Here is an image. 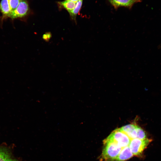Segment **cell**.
<instances>
[{"label":"cell","mask_w":161,"mask_h":161,"mask_svg":"<svg viewBox=\"0 0 161 161\" xmlns=\"http://www.w3.org/2000/svg\"><path fill=\"white\" fill-rule=\"evenodd\" d=\"M115 8L120 7H131L133 5L140 1V0H109Z\"/></svg>","instance_id":"8992f818"},{"label":"cell","mask_w":161,"mask_h":161,"mask_svg":"<svg viewBox=\"0 0 161 161\" xmlns=\"http://www.w3.org/2000/svg\"><path fill=\"white\" fill-rule=\"evenodd\" d=\"M8 1L11 12L17 8L20 0H8Z\"/></svg>","instance_id":"4fadbf2b"},{"label":"cell","mask_w":161,"mask_h":161,"mask_svg":"<svg viewBox=\"0 0 161 161\" xmlns=\"http://www.w3.org/2000/svg\"><path fill=\"white\" fill-rule=\"evenodd\" d=\"M70 0L73 1H74V2H77L78 1L80 0Z\"/></svg>","instance_id":"9a60e30c"},{"label":"cell","mask_w":161,"mask_h":161,"mask_svg":"<svg viewBox=\"0 0 161 161\" xmlns=\"http://www.w3.org/2000/svg\"><path fill=\"white\" fill-rule=\"evenodd\" d=\"M30 9L28 2L27 0H20L17 8L11 12L9 17L12 19L18 18H23L28 16Z\"/></svg>","instance_id":"277c9868"},{"label":"cell","mask_w":161,"mask_h":161,"mask_svg":"<svg viewBox=\"0 0 161 161\" xmlns=\"http://www.w3.org/2000/svg\"><path fill=\"white\" fill-rule=\"evenodd\" d=\"M136 129L137 138L140 140H144L148 138L145 131L142 128L137 125Z\"/></svg>","instance_id":"7c38bea8"},{"label":"cell","mask_w":161,"mask_h":161,"mask_svg":"<svg viewBox=\"0 0 161 161\" xmlns=\"http://www.w3.org/2000/svg\"><path fill=\"white\" fill-rule=\"evenodd\" d=\"M0 161H20L13 155L10 149L5 146L0 145Z\"/></svg>","instance_id":"5b68a950"},{"label":"cell","mask_w":161,"mask_h":161,"mask_svg":"<svg viewBox=\"0 0 161 161\" xmlns=\"http://www.w3.org/2000/svg\"><path fill=\"white\" fill-rule=\"evenodd\" d=\"M103 143L100 161H113L119 154L122 148L106 139L103 141Z\"/></svg>","instance_id":"6da1fadb"},{"label":"cell","mask_w":161,"mask_h":161,"mask_svg":"<svg viewBox=\"0 0 161 161\" xmlns=\"http://www.w3.org/2000/svg\"><path fill=\"white\" fill-rule=\"evenodd\" d=\"M151 140L148 138L144 140L135 138L131 140L129 146L133 155L138 156L142 153Z\"/></svg>","instance_id":"3957f363"},{"label":"cell","mask_w":161,"mask_h":161,"mask_svg":"<svg viewBox=\"0 0 161 161\" xmlns=\"http://www.w3.org/2000/svg\"><path fill=\"white\" fill-rule=\"evenodd\" d=\"M83 0H80L76 2L74 8L71 11L68 12L70 18L76 23V17L80 11L82 6Z\"/></svg>","instance_id":"8fae6325"},{"label":"cell","mask_w":161,"mask_h":161,"mask_svg":"<svg viewBox=\"0 0 161 161\" xmlns=\"http://www.w3.org/2000/svg\"><path fill=\"white\" fill-rule=\"evenodd\" d=\"M52 37V34L50 32H46L43 35L42 38L46 41H48Z\"/></svg>","instance_id":"5bb4252c"},{"label":"cell","mask_w":161,"mask_h":161,"mask_svg":"<svg viewBox=\"0 0 161 161\" xmlns=\"http://www.w3.org/2000/svg\"><path fill=\"white\" fill-rule=\"evenodd\" d=\"M57 4L59 9H64L69 12L74 8L76 2L69 0H65L58 1Z\"/></svg>","instance_id":"30bf717a"},{"label":"cell","mask_w":161,"mask_h":161,"mask_svg":"<svg viewBox=\"0 0 161 161\" xmlns=\"http://www.w3.org/2000/svg\"><path fill=\"white\" fill-rule=\"evenodd\" d=\"M123 148L129 145L131 139L120 128L114 130L106 138Z\"/></svg>","instance_id":"7a4b0ae2"},{"label":"cell","mask_w":161,"mask_h":161,"mask_svg":"<svg viewBox=\"0 0 161 161\" xmlns=\"http://www.w3.org/2000/svg\"><path fill=\"white\" fill-rule=\"evenodd\" d=\"M129 146L123 148L117 157L113 161H125L133 156Z\"/></svg>","instance_id":"ba28073f"},{"label":"cell","mask_w":161,"mask_h":161,"mask_svg":"<svg viewBox=\"0 0 161 161\" xmlns=\"http://www.w3.org/2000/svg\"><path fill=\"white\" fill-rule=\"evenodd\" d=\"M0 11L2 14V20L9 17L11 10L8 0H1L0 1Z\"/></svg>","instance_id":"9c48e42d"},{"label":"cell","mask_w":161,"mask_h":161,"mask_svg":"<svg viewBox=\"0 0 161 161\" xmlns=\"http://www.w3.org/2000/svg\"><path fill=\"white\" fill-rule=\"evenodd\" d=\"M136 125V124L132 123L123 126L120 129L131 140L137 138Z\"/></svg>","instance_id":"52a82bcc"}]
</instances>
